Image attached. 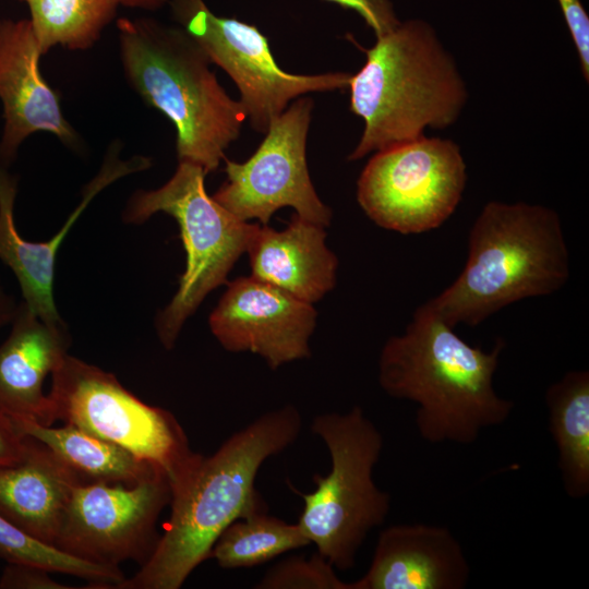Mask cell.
<instances>
[{"label":"cell","mask_w":589,"mask_h":589,"mask_svg":"<svg viewBox=\"0 0 589 589\" xmlns=\"http://www.w3.org/2000/svg\"><path fill=\"white\" fill-rule=\"evenodd\" d=\"M302 418L292 405L257 417L230 435L212 455L196 460L171 489L170 516L158 543L140 569L118 589H179L211 558L214 543L233 520L267 512L255 489L262 465L299 436Z\"/></svg>","instance_id":"cell-1"},{"label":"cell","mask_w":589,"mask_h":589,"mask_svg":"<svg viewBox=\"0 0 589 589\" xmlns=\"http://www.w3.org/2000/svg\"><path fill=\"white\" fill-rule=\"evenodd\" d=\"M504 347L501 338L490 352L469 345L425 302L404 334L384 344L378 383L390 397L417 405L414 422L424 441L472 444L514 408L493 386Z\"/></svg>","instance_id":"cell-2"},{"label":"cell","mask_w":589,"mask_h":589,"mask_svg":"<svg viewBox=\"0 0 589 589\" xmlns=\"http://www.w3.org/2000/svg\"><path fill=\"white\" fill-rule=\"evenodd\" d=\"M365 62L349 82L350 110L363 120L353 161L443 130L460 117L468 100L452 53L424 21L400 22L362 49Z\"/></svg>","instance_id":"cell-3"},{"label":"cell","mask_w":589,"mask_h":589,"mask_svg":"<svg viewBox=\"0 0 589 589\" xmlns=\"http://www.w3.org/2000/svg\"><path fill=\"white\" fill-rule=\"evenodd\" d=\"M569 276V253L554 209L491 201L470 228L461 273L428 302L452 327L477 326L512 303L558 291Z\"/></svg>","instance_id":"cell-4"},{"label":"cell","mask_w":589,"mask_h":589,"mask_svg":"<svg viewBox=\"0 0 589 589\" xmlns=\"http://www.w3.org/2000/svg\"><path fill=\"white\" fill-rule=\"evenodd\" d=\"M125 77L143 100L177 131L179 161L215 171L247 120L211 70V60L182 27L148 19L117 22Z\"/></svg>","instance_id":"cell-5"},{"label":"cell","mask_w":589,"mask_h":589,"mask_svg":"<svg viewBox=\"0 0 589 589\" xmlns=\"http://www.w3.org/2000/svg\"><path fill=\"white\" fill-rule=\"evenodd\" d=\"M310 428L328 450L330 470L314 474L313 492L294 490L304 503L298 524L334 568L348 570L368 534L384 524L390 509L389 494L373 479L384 438L360 406L346 413L318 414Z\"/></svg>","instance_id":"cell-6"},{"label":"cell","mask_w":589,"mask_h":589,"mask_svg":"<svg viewBox=\"0 0 589 589\" xmlns=\"http://www.w3.org/2000/svg\"><path fill=\"white\" fill-rule=\"evenodd\" d=\"M204 169L179 161L173 176L156 190H139L122 213L127 224L140 225L158 212L172 216L180 228L187 266L179 288L159 312L155 327L161 345L172 349L185 321L204 298L226 283L257 227L241 220L206 193Z\"/></svg>","instance_id":"cell-7"},{"label":"cell","mask_w":589,"mask_h":589,"mask_svg":"<svg viewBox=\"0 0 589 589\" xmlns=\"http://www.w3.org/2000/svg\"><path fill=\"white\" fill-rule=\"evenodd\" d=\"M48 399L52 423L75 425L151 462L171 489L199 456L170 411L147 405L113 374L68 353L51 373Z\"/></svg>","instance_id":"cell-8"},{"label":"cell","mask_w":589,"mask_h":589,"mask_svg":"<svg viewBox=\"0 0 589 589\" xmlns=\"http://www.w3.org/2000/svg\"><path fill=\"white\" fill-rule=\"evenodd\" d=\"M466 183L457 143L423 135L373 153L357 181V201L384 229L423 233L454 214Z\"/></svg>","instance_id":"cell-9"},{"label":"cell","mask_w":589,"mask_h":589,"mask_svg":"<svg viewBox=\"0 0 589 589\" xmlns=\"http://www.w3.org/2000/svg\"><path fill=\"white\" fill-rule=\"evenodd\" d=\"M176 21L238 87L245 118L265 133L289 103L308 94L348 88L351 73L292 74L285 72L268 39L252 24L214 14L203 0H168Z\"/></svg>","instance_id":"cell-10"},{"label":"cell","mask_w":589,"mask_h":589,"mask_svg":"<svg viewBox=\"0 0 589 589\" xmlns=\"http://www.w3.org/2000/svg\"><path fill=\"white\" fill-rule=\"evenodd\" d=\"M313 100L294 99L274 118L254 154L243 163L225 158L227 180L212 196L241 220L267 225L281 207L327 227L332 211L318 197L306 165V139Z\"/></svg>","instance_id":"cell-11"},{"label":"cell","mask_w":589,"mask_h":589,"mask_svg":"<svg viewBox=\"0 0 589 589\" xmlns=\"http://www.w3.org/2000/svg\"><path fill=\"white\" fill-rule=\"evenodd\" d=\"M171 500L164 472L135 484L80 482L70 495L53 546L94 564L145 563L160 534L156 525Z\"/></svg>","instance_id":"cell-12"},{"label":"cell","mask_w":589,"mask_h":589,"mask_svg":"<svg viewBox=\"0 0 589 589\" xmlns=\"http://www.w3.org/2000/svg\"><path fill=\"white\" fill-rule=\"evenodd\" d=\"M316 311L311 303L253 276L228 284L209 315V327L228 351H250L276 370L309 358Z\"/></svg>","instance_id":"cell-13"},{"label":"cell","mask_w":589,"mask_h":589,"mask_svg":"<svg viewBox=\"0 0 589 589\" xmlns=\"http://www.w3.org/2000/svg\"><path fill=\"white\" fill-rule=\"evenodd\" d=\"M41 52L29 20L0 21V98L4 128L0 163L9 165L31 134L45 131L76 148L79 135L62 115L59 97L39 71Z\"/></svg>","instance_id":"cell-14"},{"label":"cell","mask_w":589,"mask_h":589,"mask_svg":"<svg viewBox=\"0 0 589 589\" xmlns=\"http://www.w3.org/2000/svg\"><path fill=\"white\" fill-rule=\"evenodd\" d=\"M470 572L447 527L398 524L380 532L369 569L351 589H464Z\"/></svg>","instance_id":"cell-15"},{"label":"cell","mask_w":589,"mask_h":589,"mask_svg":"<svg viewBox=\"0 0 589 589\" xmlns=\"http://www.w3.org/2000/svg\"><path fill=\"white\" fill-rule=\"evenodd\" d=\"M149 160L143 157L130 161L106 163L101 173L84 191V199L59 232L45 242L26 241L14 221L16 180L0 163V261L15 275L28 310L45 323L65 325L53 300L52 286L57 253L71 227L93 197L106 185L133 171L145 169Z\"/></svg>","instance_id":"cell-16"},{"label":"cell","mask_w":589,"mask_h":589,"mask_svg":"<svg viewBox=\"0 0 589 589\" xmlns=\"http://www.w3.org/2000/svg\"><path fill=\"white\" fill-rule=\"evenodd\" d=\"M10 332L0 344V410L10 418L51 425L44 382L61 363L70 346L67 325H50L16 306Z\"/></svg>","instance_id":"cell-17"},{"label":"cell","mask_w":589,"mask_h":589,"mask_svg":"<svg viewBox=\"0 0 589 589\" xmlns=\"http://www.w3.org/2000/svg\"><path fill=\"white\" fill-rule=\"evenodd\" d=\"M324 227L293 214L286 229L257 226L248 247L252 276L314 303L336 284L338 260Z\"/></svg>","instance_id":"cell-18"},{"label":"cell","mask_w":589,"mask_h":589,"mask_svg":"<svg viewBox=\"0 0 589 589\" xmlns=\"http://www.w3.org/2000/svg\"><path fill=\"white\" fill-rule=\"evenodd\" d=\"M26 437L23 456L0 467V515L53 545L72 490L82 481L44 444Z\"/></svg>","instance_id":"cell-19"},{"label":"cell","mask_w":589,"mask_h":589,"mask_svg":"<svg viewBox=\"0 0 589 589\" xmlns=\"http://www.w3.org/2000/svg\"><path fill=\"white\" fill-rule=\"evenodd\" d=\"M11 419L21 434L44 444L82 482L132 485L157 472H163L129 450L96 437L75 425L64 423L56 428L52 424L45 425L28 419Z\"/></svg>","instance_id":"cell-20"},{"label":"cell","mask_w":589,"mask_h":589,"mask_svg":"<svg viewBox=\"0 0 589 589\" xmlns=\"http://www.w3.org/2000/svg\"><path fill=\"white\" fill-rule=\"evenodd\" d=\"M549 431L557 449V467L566 494H589V372L569 371L545 392Z\"/></svg>","instance_id":"cell-21"},{"label":"cell","mask_w":589,"mask_h":589,"mask_svg":"<svg viewBox=\"0 0 589 589\" xmlns=\"http://www.w3.org/2000/svg\"><path fill=\"white\" fill-rule=\"evenodd\" d=\"M310 544L298 522L259 512L228 525L214 543L211 558L224 569L250 568Z\"/></svg>","instance_id":"cell-22"},{"label":"cell","mask_w":589,"mask_h":589,"mask_svg":"<svg viewBox=\"0 0 589 589\" xmlns=\"http://www.w3.org/2000/svg\"><path fill=\"white\" fill-rule=\"evenodd\" d=\"M41 55L59 45L91 48L115 19L117 0H24Z\"/></svg>","instance_id":"cell-23"},{"label":"cell","mask_w":589,"mask_h":589,"mask_svg":"<svg viewBox=\"0 0 589 589\" xmlns=\"http://www.w3.org/2000/svg\"><path fill=\"white\" fill-rule=\"evenodd\" d=\"M0 560L40 567L88 581V588L118 589L125 576L119 567L105 566L71 556L47 544L0 515Z\"/></svg>","instance_id":"cell-24"},{"label":"cell","mask_w":589,"mask_h":589,"mask_svg":"<svg viewBox=\"0 0 589 589\" xmlns=\"http://www.w3.org/2000/svg\"><path fill=\"white\" fill-rule=\"evenodd\" d=\"M259 589H351L342 581L334 566L318 552L309 558L302 555L287 557L272 568L254 586Z\"/></svg>","instance_id":"cell-25"},{"label":"cell","mask_w":589,"mask_h":589,"mask_svg":"<svg viewBox=\"0 0 589 589\" xmlns=\"http://www.w3.org/2000/svg\"><path fill=\"white\" fill-rule=\"evenodd\" d=\"M357 12L376 37L394 29L398 20L390 0H324Z\"/></svg>","instance_id":"cell-26"},{"label":"cell","mask_w":589,"mask_h":589,"mask_svg":"<svg viewBox=\"0 0 589 589\" xmlns=\"http://www.w3.org/2000/svg\"><path fill=\"white\" fill-rule=\"evenodd\" d=\"M573 43L577 50L580 69L589 81V19L580 0H557Z\"/></svg>","instance_id":"cell-27"},{"label":"cell","mask_w":589,"mask_h":589,"mask_svg":"<svg viewBox=\"0 0 589 589\" xmlns=\"http://www.w3.org/2000/svg\"><path fill=\"white\" fill-rule=\"evenodd\" d=\"M49 570L24 564L7 563L1 576V589H69L49 576Z\"/></svg>","instance_id":"cell-28"},{"label":"cell","mask_w":589,"mask_h":589,"mask_svg":"<svg viewBox=\"0 0 589 589\" xmlns=\"http://www.w3.org/2000/svg\"><path fill=\"white\" fill-rule=\"evenodd\" d=\"M26 445L27 437L21 434L12 419L0 410V467L20 459Z\"/></svg>","instance_id":"cell-29"},{"label":"cell","mask_w":589,"mask_h":589,"mask_svg":"<svg viewBox=\"0 0 589 589\" xmlns=\"http://www.w3.org/2000/svg\"><path fill=\"white\" fill-rule=\"evenodd\" d=\"M16 306L14 299L0 285V329L12 322Z\"/></svg>","instance_id":"cell-30"},{"label":"cell","mask_w":589,"mask_h":589,"mask_svg":"<svg viewBox=\"0 0 589 589\" xmlns=\"http://www.w3.org/2000/svg\"><path fill=\"white\" fill-rule=\"evenodd\" d=\"M119 5L142 9L147 11L158 10L168 3V0H117Z\"/></svg>","instance_id":"cell-31"}]
</instances>
